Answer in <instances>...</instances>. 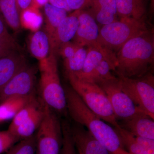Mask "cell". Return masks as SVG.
I'll return each instance as SVG.
<instances>
[{"label":"cell","instance_id":"e575fe53","mask_svg":"<svg viewBox=\"0 0 154 154\" xmlns=\"http://www.w3.org/2000/svg\"><path fill=\"white\" fill-rule=\"evenodd\" d=\"M38 2V4L40 5H43L45 3L48 2V0H36Z\"/></svg>","mask_w":154,"mask_h":154},{"label":"cell","instance_id":"83f0119b","mask_svg":"<svg viewBox=\"0 0 154 154\" xmlns=\"http://www.w3.org/2000/svg\"><path fill=\"white\" fill-rule=\"evenodd\" d=\"M19 141V139L8 130L0 131V154L6 153Z\"/></svg>","mask_w":154,"mask_h":154},{"label":"cell","instance_id":"cb8c5ba5","mask_svg":"<svg viewBox=\"0 0 154 154\" xmlns=\"http://www.w3.org/2000/svg\"><path fill=\"white\" fill-rule=\"evenodd\" d=\"M42 105L41 99H37L35 96L22 107L14 116L9 126L8 130L13 134L19 125L40 108Z\"/></svg>","mask_w":154,"mask_h":154},{"label":"cell","instance_id":"f546056e","mask_svg":"<svg viewBox=\"0 0 154 154\" xmlns=\"http://www.w3.org/2000/svg\"><path fill=\"white\" fill-rule=\"evenodd\" d=\"M80 47L74 43L69 41L62 45L58 50L57 55L61 56L65 60L72 57Z\"/></svg>","mask_w":154,"mask_h":154},{"label":"cell","instance_id":"e0dca14e","mask_svg":"<svg viewBox=\"0 0 154 154\" xmlns=\"http://www.w3.org/2000/svg\"><path fill=\"white\" fill-rule=\"evenodd\" d=\"M121 128L137 136L154 140V119L145 113L128 119L121 120Z\"/></svg>","mask_w":154,"mask_h":154},{"label":"cell","instance_id":"1f68e13d","mask_svg":"<svg viewBox=\"0 0 154 154\" xmlns=\"http://www.w3.org/2000/svg\"><path fill=\"white\" fill-rule=\"evenodd\" d=\"M33 0H16V2L20 17L25 11L30 8Z\"/></svg>","mask_w":154,"mask_h":154},{"label":"cell","instance_id":"d4e9b609","mask_svg":"<svg viewBox=\"0 0 154 154\" xmlns=\"http://www.w3.org/2000/svg\"><path fill=\"white\" fill-rule=\"evenodd\" d=\"M87 54V49L84 47H80L72 57L65 60L64 64L66 75H75L82 70L85 60Z\"/></svg>","mask_w":154,"mask_h":154},{"label":"cell","instance_id":"2e32d148","mask_svg":"<svg viewBox=\"0 0 154 154\" xmlns=\"http://www.w3.org/2000/svg\"><path fill=\"white\" fill-rule=\"evenodd\" d=\"M87 50V56L82 70L77 74L73 75L80 80L89 82L100 62L107 58L116 60V55L99 46L88 47Z\"/></svg>","mask_w":154,"mask_h":154},{"label":"cell","instance_id":"30bf717a","mask_svg":"<svg viewBox=\"0 0 154 154\" xmlns=\"http://www.w3.org/2000/svg\"><path fill=\"white\" fill-rule=\"evenodd\" d=\"M70 131L78 154H110L87 128L81 125L74 122L70 124Z\"/></svg>","mask_w":154,"mask_h":154},{"label":"cell","instance_id":"5bb4252c","mask_svg":"<svg viewBox=\"0 0 154 154\" xmlns=\"http://www.w3.org/2000/svg\"><path fill=\"white\" fill-rule=\"evenodd\" d=\"M79 10L74 11L60 22L56 30L51 44L50 53H53L57 56L58 50L61 45L74 38L79 26Z\"/></svg>","mask_w":154,"mask_h":154},{"label":"cell","instance_id":"9a60e30c","mask_svg":"<svg viewBox=\"0 0 154 154\" xmlns=\"http://www.w3.org/2000/svg\"><path fill=\"white\" fill-rule=\"evenodd\" d=\"M121 143L131 154H154V140L137 136L121 128H115Z\"/></svg>","mask_w":154,"mask_h":154},{"label":"cell","instance_id":"277c9868","mask_svg":"<svg viewBox=\"0 0 154 154\" xmlns=\"http://www.w3.org/2000/svg\"><path fill=\"white\" fill-rule=\"evenodd\" d=\"M150 30L145 20L123 17L99 30L96 45L116 54L122 46L131 38Z\"/></svg>","mask_w":154,"mask_h":154},{"label":"cell","instance_id":"44dd1931","mask_svg":"<svg viewBox=\"0 0 154 154\" xmlns=\"http://www.w3.org/2000/svg\"><path fill=\"white\" fill-rule=\"evenodd\" d=\"M36 96L14 97L0 102V123L13 119L22 107Z\"/></svg>","mask_w":154,"mask_h":154},{"label":"cell","instance_id":"3957f363","mask_svg":"<svg viewBox=\"0 0 154 154\" xmlns=\"http://www.w3.org/2000/svg\"><path fill=\"white\" fill-rule=\"evenodd\" d=\"M40 99L52 110L61 115L67 113L64 89L61 84L57 57L53 53L39 61Z\"/></svg>","mask_w":154,"mask_h":154},{"label":"cell","instance_id":"6da1fadb","mask_svg":"<svg viewBox=\"0 0 154 154\" xmlns=\"http://www.w3.org/2000/svg\"><path fill=\"white\" fill-rule=\"evenodd\" d=\"M64 89L67 111L73 121L87 128L110 154H131L122 145L114 128L91 111L71 87Z\"/></svg>","mask_w":154,"mask_h":154},{"label":"cell","instance_id":"ba28073f","mask_svg":"<svg viewBox=\"0 0 154 154\" xmlns=\"http://www.w3.org/2000/svg\"><path fill=\"white\" fill-rule=\"evenodd\" d=\"M98 85L107 95L117 120L118 119L121 120L128 119L145 113L121 90L117 77L102 82Z\"/></svg>","mask_w":154,"mask_h":154},{"label":"cell","instance_id":"d6a6232c","mask_svg":"<svg viewBox=\"0 0 154 154\" xmlns=\"http://www.w3.org/2000/svg\"><path fill=\"white\" fill-rule=\"evenodd\" d=\"M0 37L11 38V39L14 38L9 33L7 28V24L1 14H0Z\"/></svg>","mask_w":154,"mask_h":154},{"label":"cell","instance_id":"d590c367","mask_svg":"<svg viewBox=\"0 0 154 154\" xmlns=\"http://www.w3.org/2000/svg\"><path fill=\"white\" fill-rule=\"evenodd\" d=\"M150 1V8L152 11H153L154 5V0H149Z\"/></svg>","mask_w":154,"mask_h":154},{"label":"cell","instance_id":"836d02e7","mask_svg":"<svg viewBox=\"0 0 154 154\" xmlns=\"http://www.w3.org/2000/svg\"><path fill=\"white\" fill-rule=\"evenodd\" d=\"M48 2L57 8L64 9L67 12L71 11L67 4L66 0H48Z\"/></svg>","mask_w":154,"mask_h":154},{"label":"cell","instance_id":"7c38bea8","mask_svg":"<svg viewBox=\"0 0 154 154\" xmlns=\"http://www.w3.org/2000/svg\"><path fill=\"white\" fill-rule=\"evenodd\" d=\"M27 64L21 49L15 50L0 58V92Z\"/></svg>","mask_w":154,"mask_h":154},{"label":"cell","instance_id":"f1b7e54d","mask_svg":"<svg viewBox=\"0 0 154 154\" xmlns=\"http://www.w3.org/2000/svg\"><path fill=\"white\" fill-rule=\"evenodd\" d=\"M17 49H21V48L15 38L11 39L0 37V58Z\"/></svg>","mask_w":154,"mask_h":154},{"label":"cell","instance_id":"ac0fdd59","mask_svg":"<svg viewBox=\"0 0 154 154\" xmlns=\"http://www.w3.org/2000/svg\"><path fill=\"white\" fill-rule=\"evenodd\" d=\"M149 0H116L117 16L145 20Z\"/></svg>","mask_w":154,"mask_h":154},{"label":"cell","instance_id":"484cf974","mask_svg":"<svg viewBox=\"0 0 154 154\" xmlns=\"http://www.w3.org/2000/svg\"><path fill=\"white\" fill-rule=\"evenodd\" d=\"M35 134L30 137L19 141L11 147L5 154H36Z\"/></svg>","mask_w":154,"mask_h":154},{"label":"cell","instance_id":"603a6c76","mask_svg":"<svg viewBox=\"0 0 154 154\" xmlns=\"http://www.w3.org/2000/svg\"><path fill=\"white\" fill-rule=\"evenodd\" d=\"M43 115V102L40 108L36 110L13 133L19 141L32 136L40 125Z\"/></svg>","mask_w":154,"mask_h":154},{"label":"cell","instance_id":"ffe728a7","mask_svg":"<svg viewBox=\"0 0 154 154\" xmlns=\"http://www.w3.org/2000/svg\"><path fill=\"white\" fill-rule=\"evenodd\" d=\"M43 8L45 19V31L49 37L51 46L56 30L60 22L68 16V12L64 9L52 5L48 2L45 3Z\"/></svg>","mask_w":154,"mask_h":154},{"label":"cell","instance_id":"7402d4cb","mask_svg":"<svg viewBox=\"0 0 154 154\" xmlns=\"http://www.w3.org/2000/svg\"><path fill=\"white\" fill-rule=\"evenodd\" d=\"M0 14L14 31L18 32L21 30L22 23L16 0H0Z\"/></svg>","mask_w":154,"mask_h":154},{"label":"cell","instance_id":"8992f818","mask_svg":"<svg viewBox=\"0 0 154 154\" xmlns=\"http://www.w3.org/2000/svg\"><path fill=\"white\" fill-rule=\"evenodd\" d=\"M56 113L43 102V117L35 134L36 154L60 153L62 129L61 122Z\"/></svg>","mask_w":154,"mask_h":154},{"label":"cell","instance_id":"7a4b0ae2","mask_svg":"<svg viewBox=\"0 0 154 154\" xmlns=\"http://www.w3.org/2000/svg\"><path fill=\"white\" fill-rule=\"evenodd\" d=\"M154 35L150 29L130 39L116 54L115 72L118 76L140 78L154 63Z\"/></svg>","mask_w":154,"mask_h":154},{"label":"cell","instance_id":"4dcf8cb0","mask_svg":"<svg viewBox=\"0 0 154 154\" xmlns=\"http://www.w3.org/2000/svg\"><path fill=\"white\" fill-rule=\"evenodd\" d=\"M89 0H66L67 4L71 11L82 10Z\"/></svg>","mask_w":154,"mask_h":154},{"label":"cell","instance_id":"8fae6325","mask_svg":"<svg viewBox=\"0 0 154 154\" xmlns=\"http://www.w3.org/2000/svg\"><path fill=\"white\" fill-rule=\"evenodd\" d=\"M79 26L73 42L80 47H91L96 45L99 29L93 17L84 10H79Z\"/></svg>","mask_w":154,"mask_h":154},{"label":"cell","instance_id":"4316f807","mask_svg":"<svg viewBox=\"0 0 154 154\" xmlns=\"http://www.w3.org/2000/svg\"><path fill=\"white\" fill-rule=\"evenodd\" d=\"M61 125L62 143L60 154H77L71 134L70 123L65 120L61 122Z\"/></svg>","mask_w":154,"mask_h":154},{"label":"cell","instance_id":"52a82bcc","mask_svg":"<svg viewBox=\"0 0 154 154\" xmlns=\"http://www.w3.org/2000/svg\"><path fill=\"white\" fill-rule=\"evenodd\" d=\"M121 90L140 110L154 119V79L147 75L140 79L118 76Z\"/></svg>","mask_w":154,"mask_h":154},{"label":"cell","instance_id":"5b68a950","mask_svg":"<svg viewBox=\"0 0 154 154\" xmlns=\"http://www.w3.org/2000/svg\"><path fill=\"white\" fill-rule=\"evenodd\" d=\"M66 76L71 88L91 111L115 128L120 127L110 101L102 88L96 83L80 80L74 75Z\"/></svg>","mask_w":154,"mask_h":154},{"label":"cell","instance_id":"d6986e66","mask_svg":"<svg viewBox=\"0 0 154 154\" xmlns=\"http://www.w3.org/2000/svg\"><path fill=\"white\" fill-rule=\"evenodd\" d=\"M29 49L32 56L39 61L48 56L51 46L46 31L38 30L33 33L29 41Z\"/></svg>","mask_w":154,"mask_h":154},{"label":"cell","instance_id":"9c48e42d","mask_svg":"<svg viewBox=\"0 0 154 154\" xmlns=\"http://www.w3.org/2000/svg\"><path fill=\"white\" fill-rule=\"evenodd\" d=\"M36 69L27 64L13 77L0 92V102L14 97L35 95Z\"/></svg>","mask_w":154,"mask_h":154},{"label":"cell","instance_id":"4fadbf2b","mask_svg":"<svg viewBox=\"0 0 154 154\" xmlns=\"http://www.w3.org/2000/svg\"><path fill=\"white\" fill-rule=\"evenodd\" d=\"M83 10L101 25H108L118 20L116 0H89Z\"/></svg>","mask_w":154,"mask_h":154}]
</instances>
